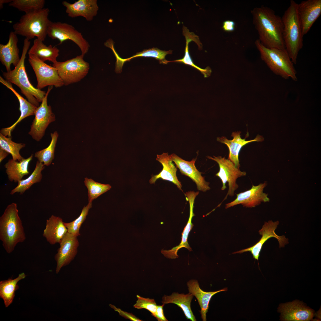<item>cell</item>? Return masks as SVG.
<instances>
[{"label": "cell", "instance_id": "obj_32", "mask_svg": "<svg viewBox=\"0 0 321 321\" xmlns=\"http://www.w3.org/2000/svg\"><path fill=\"white\" fill-rule=\"evenodd\" d=\"M51 140L49 145L46 148L36 152L34 157L40 162L45 166H48L54 158L55 149L59 134L56 131L51 133Z\"/></svg>", "mask_w": 321, "mask_h": 321}, {"label": "cell", "instance_id": "obj_13", "mask_svg": "<svg viewBox=\"0 0 321 321\" xmlns=\"http://www.w3.org/2000/svg\"><path fill=\"white\" fill-rule=\"evenodd\" d=\"M279 224L278 221L273 222L270 220L268 222H265L262 228L259 232L262 236L259 240L253 246L244 249H243L232 254H241L247 251H250L253 256L255 259L258 260L259 254L264 244L269 239L273 237L278 240L279 247H284L285 245L288 243V240L284 235L279 236L275 232V230Z\"/></svg>", "mask_w": 321, "mask_h": 321}, {"label": "cell", "instance_id": "obj_23", "mask_svg": "<svg viewBox=\"0 0 321 321\" xmlns=\"http://www.w3.org/2000/svg\"><path fill=\"white\" fill-rule=\"evenodd\" d=\"M0 82L10 89L17 97L19 103V110L21 115L18 119L12 125L8 127L3 128L1 133L5 136H11V133L16 125L24 118L35 115L37 107L33 105L20 95L13 88L12 84L0 76Z\"/></svg>", "mask_w": 321, "mask_h": 321}, {"label": "cell", "instance_id": "obj_37", "mask_svg": "<svg viewBox=\"0 0 321 321\" xmlns=\"http://www.w3.org/2000/svg\"><path fill=\"white\" fill-rule=\"evenodd\" d=\"M92 206V202H89L86 206L83 207L81 214L76 219L70 222L64 223L68 233L77 237L80 235L81 226L86 220L89 211Z\"/></svg>", "mask_w": 321, "mask_h": 321}, {"label": "cell", "instance_id": "obj_15", "mask_svg": "<svg viewBox=\"0 0 321 321\" xmlns=\"http://www.w3.org/2000/svg\"><path fill=\"white\" fill-rule=\"evenodd\" d=\"M297 10L304 36L321 14V0L302 1L298 4Z\"/></svg>", "mask_w": 321, "mask_h": 321}, {"label": "cell", "instance_id": "obj_8", "mask_svg": "<svg viewBox=\"0 0 321 321\" xmlns=\"http://www.w3.org/2000/svg\"><path fill=\"white\" fill-rule=\"evenodd\" d=\"M47 36L53 40L57 39L61 44L67 40H70L79 48L81 55L84 56L88 51L90 45L81 33L71 25L65 23L51 22L47 30Z\"/></svg>", "mask_w": 321, "mask_h": 321}, {"label": "cell", "instance_id": "obj_31", "mask_svg": "<svg viewBox=\"0 0 321 321\" xmlns=\"http://www.w3.org/2000/svg\"><path fill=\"white\" fill-rule=\"evenodd\" d=\"M45 168L43 163L37 160L35 168L30 176L26 179H22L19 181L18 185L11 190L10 194L13 195L16 193H18L20 194H22L26 190L29 189L33 184L40 182L42 178V171Z\"/></svg>", "mask_w": 321, "mask_h": 321}, {"label": "cell", "instance_id": "obj_29", "mask_svg": "<svg viewBox=\"0 0 321 321\" xmlns=\"http://www.w3.org/2000/svg\"><path fill=\"white\" fill-rule=\"evenodd\" d=\"M43 42L37 38L34 40L32 46L28 51L29 55L35 56L44 62L48 60L53 64L56 63L57 62L56 58L59 56V50L51 45L47 46Z\"/></svg>", "mask_w": 321, "mask_h": 321}, {"label": "cell", "instance_id": "obj_6", "mask_svg": "<svg viewBox=\"0 0 321 321\" xmlns=\"http://www.w3.org/2000/svg\"><path fill=\"white\" fill-rule=\"evenodd\" d=\"M261 59L275 74L285 79L297 80L296 71L286 49L268 48L263 45L259 39L255 42Z\"/></svg>", "mask_w": 321, "mask_h": 321}, {"label": "cell", "instance_id": "obj_16", "mask_svg": "<svg viewBox=\"0 0 321 321\" xmlns=\"http://www.w3.org/2000/svg\"><path fill=\"white\" fill-rule=\"evenodd\" d=\"M173 161L178 168L182 174L189 177L196 184L199 191L205 192L210 189V183L206 182L202 172L196 168L195 163L196 160L193 159L189 161L185 160L174 153L171 155Z\"/></svg>", "mask_w": 321, "mask_h": 321}, {"label": "cell", "instance_id": "obj_14", "mask_svg": "<svg viewBox=\"0 0 321 321\" xmlns=\"http://www.w3.org/2000/svg\"><path fill=\"white\" fill-rule=\"evenodd\" d=\"M59 244L60 247L55 256L57 263L56 273L62 267L68 265L74 259L77 253L79 243L77 237L67 232Z\"/></svg>", "mask_w": 321, "mask_h": 321}, {"label": "cell", "instance_id": "obj_42", "mask_svg": "<svg viewBox=\"0 0 321 321\" xmlns=\"http://www.w3.org/2000/svg\"><path fill=\"white\" fill-rule=\"evenodd\" d=\"M9 153L7 152L0 148V163L6 158Z\"/></svg>", "mask_w": 321, "mask_h": 321}, {"label": "cell", "instance_id": "obj_34", "mask_svg": "<svg viewBox=\"0 0 321 321\" xmlns=\"http://www.w3.org/2000/svg\"><path fill=\"white\" fill-rule=\"evenodd\" d=\"M84 182L88 189L89 202H92L94 199L109 190L111 188L109 184L101 183L87 177L85 178Z\"/></svg>", "mask_w": 321, "mask_h": 321}, {"label": "cell", "instance_id": "obj_7", "mask_svg": "<svg viewBox=\"0 0 321 321\" xmlns=\"http://www.w3.org/2000/svg\"><path fill=\"white\" fill-rule=\"evenodd\" d=\"M84 56L81 55L64 62L53 64L64 85L78 82L87 74L89 65L84 60Z\"/></svg>", "mask_w": 321, "mask_h": 321}, {"label": "cell", "instance_id": "obj_9", "mask_svg": "<svg viewBox=\"0 0 321 321\" xmlns=\"http://www.w3.org/2000/svg\"><path fill=\"white\" fill-rule=\"evenodd\" d=\"M207 158L215 161L219 165V170L215 175L220 179L222 182L221 190H224L226 188V183L227 182L228 183V190L223 202L227 199L228 195L231 196L234 195L235 191L239 187L236 183L237 179L245 176L246 173L245 171H241L231 161L226 159L225 157L214 156L213 158L209 156H207Z\"/></svg>", "mask_w": 321, "mask_h": 321}, {"label": "cell", "instance_id": "obj_12", "mask_svg": "<svg viewBox=\"0 0 321 321\" xmlns=\"http://www.w3.org/2000/svg\"><path fill=\"white\" fill-rule=\"evenodd\" d=\"M267 185L266 182L257 186L252 185L249 190L236 194V199L226 204L225 208L239 204L246 207H254L262 202H269L270 199L268 196V194L263 192L264 189Z\"/></svg>", "mask_w": 321, "mask_h": 321}, {"label": "cell", "instance_id": "obj_5", "mask_svg": "<svg viewBox=\"0 0 321 321\" xmlns=\"http://www.w3.org/2000/svg\"><path fill=\"white\" fill-rule=\"evenodd\" d=\"M49 12V8H44L25 13L13 25V32L29 40L36 37L44 41L51 22L48 18Z\"/></svg>", "mask_w": 321, "mask_h": 321}, {"label": "cell", "instance_id": "obj_19", "mask_svg": "<svg viewBox=\"0 0 321 321\" xmlns=\"http://www.w3.org/2000/svg\"><path fill=\"white\" fill-rule=\"evenodd\" d=\"M241 133L240 131L233 132L231 135V136L233 137L232 140L228 139L224 136L217 138L218 141L227 146L229 151L228 159L231 161L235 166L238 169L240 166L239 155L242 147L247 144L252 142H262L264 140V138L262 136L257 135L254 139L246 141V138L244 139L241 138L240 135Z\"/></svg>", "mask_w": 321, "mask_h": 321}, {"label": "cell", "instance_id": "obj_22", "mask_svg": "<svg viewBox=\"0 0 321 321\" xmlns=\"http://www.w3.org/2000/svg\"><path fill=\"white\" fill-rule=\"evenodd\" d=\"M156 160L161 163L163 168L158 174L152 176L149 180L150 183L155 184L158 179H161L171 182L182 191V185L177 176V169L172 162L171 155H169L167 152L157 155Z\"/></svg>", "mask_w": 321, "mask_h": 321}, {"label": "cell", "instance_id": "obj_36", "mask_svg": "<svg viewBox=\"0 0 321 321\" xmlns=\"http://www.w3.org/2000/svg\"><path fill=\"white\" fill-rule=\"evenodd\" d=\"M172 51L170 50L166 51L161 50L157 48H153L148 49H144L143 51L137 53L136 54L128 58L120 59V62L123 65L124 63L127 61H130L131 59L136 57H152L158 60L160 64H166L167 60L165 59V57L168 54L172 53Z\"/></svg>", "mask_w": 321, "mask_h": 321}, {"label": "cell", "instance_id": "obj_17", "mask_svg": "<svg viewBox=\"0 0 321 321\" xmlns=\"http://www.w3.org/2000/svg\"><path fill=\"white\" fill-rule=\"evenodd\" d=\"M62 4L66 8V12L69 17L82 16L88 21L92 20L99 9L97 0H79L73 3L64 1Z\"/></svg>", "mask_w": 321, "mask_h": 321}, {"label": "cell", "instance_id": "obj_38", "mask_svg": "<svg viewBox=\"0 0 321 321\" xmlns=\"http://www.w3.org/2000/svg\"><path fill=\"white\" fill-rule=\"evenodd\" d=\"M137 300L133 307L138 309H145L149 311L153 316L157 309V305L153 299L146 298L138 295H136Z\"/></svg>", "mask_w": 321, "mask_h": 321}, {"label": "cell", "instance_id": "obj_30", "mask_svg": "<svg viewBox=\"0 0 321 321\" xmlns=\"http://www.w3.org/2000/svg\"><path fill=\"white\" fill-rule=\"evenodd\" d=\"M26 276L25 274L22 273L15 278H10L0 282V297L3 299L6 307L12 302L15 292L19 288L17 283Z\"/></svg>", "mask_w": 321, "mask_h": 321}, {"label": "cell", "instance_id": "obj_27", "mask_svg": "<svg viewBox=\"0 0 321 321\" xmlns=\"http://www.w3.org/2000/svg\"><path fill=\"white\" fill-rule=\"evenodd\" d=\"M183 34L185 38L186 46L185 50V55L181 59L169 61H167V64L171 62H175L183 63L185 64L191 66L194 68L198 70L202 74L205 78L209 77L211 73L212 70L209 67H207L204 69H202L193 63L190 56V55L189 50V43L191 41L195 42L198 45L199 48L202 49V45L199 41L198 37L193 32H189L188 29L183 26Z\"/></svg>", "mask_w": 321, "mask_h": 321}, {"label": "cell", "instance_id": "obj_43", "mask_svg": "<svg viewBox=\"0 0 321 321\" xmlns=\"http://www.w3.org/2000/svg\"><path fill=\"white\" fill-rule=\"evenodd\" d=\"M12 0H0V9H1L3 7V5L5 4H9L12 1Z\"/></svg>", "mask_w": 321, "mask_h": 321}, {"label": "cell", "instance_id": "obj_21", "mask_svg": "<svg viewBox=\"0 0 321 321\" xmlns=\"http://www.w3.org/2000/svg\"><path fill=\"white\" fill-rule=\"evenodd\" d=\"M18 41L17 35L11 31L7 43L5 45L0 44V61L5 67L7 72L11 70L12 64L15 67L20 60Z\"/></svg>", "mask_w": 321, "mask_h": 321}, {"label": "cell", "instance_id": "obj_1", "mask_svg": "<svg viewBox=\"0 0 321 321\" xmlns=\"http://www.w3.org/2000/svg\"><path fill=\"white\" fill-rule=\"evenodd\" d=\"M251 12L261 43L268 48L286 49L281 17L273 9L263 6L254 8Z\"/></svg>", "mask_w": 321, "mask_h": 321}, {"label": "cell", "instance_id": "obj_4", "mask_svg": "<svg viewBox=\"0 0 321 321\" xmlns=\"http://www.w3.org/2000/svg\"><path fill=\"white\" fill-rule=\"evenodd\" d=\"M31 44L30 40L25 38L20 60L14 69L9 72H3L5 80L17 86L28 101L37 107L39 106L46 92L34 87L28 79L25 70V61Z\"/></svg>", "mask_w": 321, "mask_h": 321}, {"label": "cell", "instance_id": "obj_40", "mask_svg": "<svg viewBox=\"0 0 321 321\" xmlns=\"http://www.w3.org/2000/svg\"><path fill=\"white\" fill-rule=\"evenodd\" d=\"M165 304H163L161 305H157L156 311L153 316L155 317L158 321H167L168 320L165 317L163 308Z\"/></svg>", "mask_w": 321, "mask_h": 321}, {"label": "cell", "instance_id": "obj_10", "mask_svg": "<svg viewBox=\"0 0 321 321\" xmlns=\"http://www.w3.org/2000/svg\"><path fill=\"white\" fill-rule=\"evenodd\" d=\"M28 61L36 77L37 89L41 90L47 86L59 87L64 85L56 67L48 65L32 55H29Z\"/></svg>", "mask_w": 321, "mask_h": 321}, {"label": "cell", "instance_id": "obj_33", "mask_svg": "<svg viewBox=\"0 0 321 321\" xmlns=\"http://www.w3.org/2000/svg\"><path fill=\"white\" fill-rule=\"evenodd\" d=\"M23 143H17L13 141L11 137H7L0 133V148L4 150L12 156V159L20 161L24 158L20 153V150L25 146Z\"/></svg>", "mask_w": 321, "mask_h": 321}, {"label": "cell", "instance_id": "obj_2", "mask_svg": "<svg viewBox=\"0 0 321 321\" xmlns=\"http://www.w3.org/2000/svg\"><path fill=\"white\" fill-rule=\"evenodd\" d=\"M298 4L291 0L289 7L281 17L283 24V38L285 48L293 64L303 45L301 23L297 10Z\"/></svg>", "mask_w": 321, "mask_h": 321}, {"label": "cell", "instance_id": "obj_39", "mask_svg": "<svg viewBox=\"0 0 321 321\" xmlns=\"http://www.w3.org/2000/svg\"><path fill=\"white\" fill-rule=\"evenodd\" d=\"M109 306L111 308L113 309L115 311L118 312L120 316L126 319H129L132 321H141L142 320L140 319L132 313L124 311L119 308L116 307L114 305L110 304Z\"/></svg>", "mask_w": 321, "mask_h": 321}, {"label": "cell", "instance_id": "obj_3", "mask_svg": "<svg viewBox=\"0 0 321 321\" xmlns=\"http://www.w3.org/2000/svg\"><path fill=\"white\" fill-rule=\"evenodd\" d=\"M16 203L8 205L0 217V240L7 252L12 253L16 245L25 241L26 236L18 215Z\"/></svg>", "mask_w": 321, "mask_h": 321}, {"label": "cell", "instance_id": "obj_20", "mask_svg": "<svg viewBox=\"0 0 321 321\" xmlns=\"http://www.w3.org/2000/svg\"><path fill=\"white\" fill-rule=\"evenodd\" d=\"M199 193L198 192H195L191 191L186 192L185 194L186 199L189 202L190 205V215L189 219L182 232V240L180 244L171 250L161 251V253L167 258L171 259L178 258L179 256L177 255V252L180 248L183 247L186 248L190 251H192L191 248L188 244L187 240L189 234L193 226L191 222L192 218L195 215L193 213V204L195 199Z\"/></svg>", "mask_w": 321, "mask_h": 321}, {"label": "cell", "instance_id": "obj_18", "mask_svg": "<svg viewBox=\"0 0 321 321\" xmlns=\"http://www.w3.org/2000/svg\"><path fill=\"white\" fill-rule=\"evenodd\" d=\"M278 311L284 321H309L314 316L313 310L297 301L281 304Z\"/></svg>", "mask_w": 321, "mask_h": 321}, {"label": "cell", "instance_id": "obj_28", "mask_svg": "<svg viewBox=\"0 0 321 321\" xmlns=\"http://www.w3.org/2000/svg\"><path fill=\"white\" fill-rule=\"evenodd\" d=\"M33 157V154H32L29 158H23L20 161L12 159L8 160L4 166L8 179L10 181L18 182L23 179L24 176L29 174V164Z\"/></svg>", "mask_w": 321, "mask_h": 321}, {"label": "cell", "instance_id": "obj_25", "mask_svg": "<svg viewBox=\"0 0 321 321\" xmlns=\"http://www.w3.org/2000/svg\"><path fill=\"white\" fill-rule=\"evenodd\" d=\"M189 292L191 293L197 299L201 308V318L203 321H206V314L209 307V303L212 297L215 294L222 291L227 290V288L213 292H206L203 291L199 286L198 281L191 279L187 282Z\"/></svg>", "mask_w": 321, "mask_h": 321}, {"label": "cell", "instance_id": "obj_41", "mask_svg": "<svg viewBox=\"0 0 321 321\" xmlns=\"http://www.w3.org/2000/svg\"><path fill=\"white\" fill-rule=\"evenodd\" d=\"M235 23L233 21L227 20L224 21L223 23L222 29L227 32H231L234 30Z\"/></svg>", "mask_w": 321, "mask_h": 321}, {"label": "cell", "instance_id": "obj_26", "mask_svg": "<svg viewBox=\"0 0 321 321\" xmlns=\"http://www.w3.org/2000/svg\"><path fill=\"white\" fill-rule=\"evenodd\" d=\"M194 296L189 292L187 294L174 292L170 295H164L162 298L163 304L174 303L180 307L187 319L196 321V319L191 308V303Z\"/></svg>", "mask_w": 321, "mask_h": 321}, {"label": "cell", "instance_id": "obj_35", "mask_svg": "<svg viewBox=\"0 0 321 321\" xmlns=\"http://www.w3.org/2000/svg\"><path fill=\"white\" fill-rule=\"evenodd\" d=\"M45 3L44 0H12L8 5L26 13L44 8Z\"/></svg>", "mask_w": 321, "mask_h": 321}, {"label": "cell", "instance_id": "obj_24", "mask_svg": "<svg viewBox=\"0 0 321 321\" xmlns=\"http://www.w3.org/2000/svg\"><path fill=\"white\" fill-rule=\"evenodd\" d=\"M62 219L52 215L46 221L43 235L51 245L59 243L68 232Z\"/></svg>", "mask_w": 321, "mask_h": 321}, {"label": "cell", "instance_id": "obj_11", "mask_svg": "<svg viewBox=\"0 0 321 321\" xmlns=\"http://www.w3.org/2000/svg\"><path fill=\"white\" fill-rule=\"evenodd\" d=\"M53 86H49L45 97L39 106L37 107L35 118L31 126L29 134L36 141H39L44 136L49 125L55 120V117L51 107L47 104V97Z\"/></svg>", "mask_w": 321, "mask_h": 321}]
</instances>
